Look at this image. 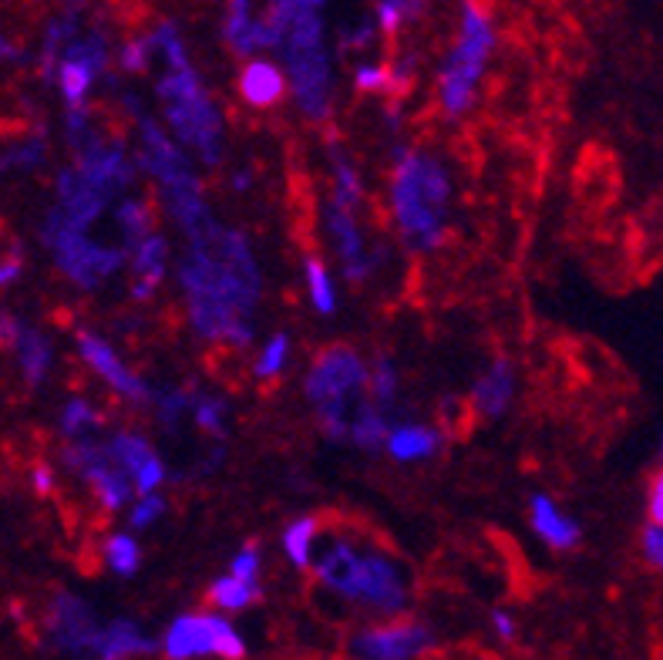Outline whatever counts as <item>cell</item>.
Here are the masks:
<instances>
[{
	"mask_svg": "<svg viewBox=\"0 0 663 660\" xmlns=\"http://www.w3.org/2000/svg\"><path fill=\"white\" fill-rule=\"evenodd\" d=\"M384 445H388L391 459L398 462H422L441 451V432L428 425H398L388 432V441Z\"/></svg>",
	"mask_w": 663,
	"mask_h": 660,
	"instance_id": "obj_26",
	"label": "cell"
},
{
	"mask_svg": "<svg viewBox=\"0 0 663 660\" xmlns=\"http://www.w3.org/2000/svg\"><path fill=\"white\" fill-rule=\"evenodd\" d=\"M250 186H253V176H250L247 169H239L236 176H233V189H236V192H242V189H250Z\"/></svg>",
	"mask_w": 663,
	"mask_h": 660,
	"instance_id": "obj_51",
	"label": "cell"
},
{
	"mask_svg": "<svg viewBox=\"0 0 663 660\" xmlns=\"http://www.w3.org/2000/svg\"><path fill=\"white\" fill-rule=\"evenodd\" d=\"M367 388H371V404L388 411L398 398V371H395V361L391 358H377L374 361V371H367Z\"/></svg>",
	"mask_w": 663,
	"mask_h": 660,
	"instance_id": "obj_37",
	"label": "cell"
},
{
	"mask_svg": "<svg viewBox=\"0 0 663 660\" xmlns=\"http://www.w3.org/2000/svg\"><path fill=\"white\" fill-rule=\"evenodd\" d=\"M30 482H34V493L38 496H51L54 493V472H51V465H45V462H38L34 465V472H30Z\"/></svg>",
	"mask_w": 663,
	"mask_h": 660,
	"instance_id": "obj_49",
	"label": "cell"
},
{
	"mask_svg": "<svg viewBox=\"0 0 663 660\" xmlns=\"http://www.w3.org/2000/svg\"><path fill=\"white\" fill-rule=\"evenodd\" d=\"M229 576H236L242 583H260V549L247 546L242 552H236L229 563Z\"/></svg>",
	"mask_w": 663,
	"mask_h": 660,
	"instance_id": "obj_45",
	"label": "cell"
},
{
	"mask_svg": "<svg viewBox=\"0 0 663 660\" xmlns=\"http://www.w3.org/2000/svg\"><path fill=\"white\" fill-rule=\"evenodd\" d=\"M327 233L334 239V250L340 257V266H343V276L347 281H367V276L384 263V250H367V242L361 236V226H358V213L343 210L337 202H327Z\"/></svg>",
	"mask_w": 663,
	"mask_h": 660,
	"instance_id": "obj_13",
	"label": "cell"
},
{
	"mask_svg": "<svg viewBox=\"0 0 663 660\" xmlns=\"http://www.w3.org/2000/svg\"><path fill=\"white\" fill-rule=\"evenodd\" d=\"M155 644L142 634L135 620H112L109 627H101L95 657L98 660H128V657H142L152 653Z\"/></svg>",
	"mask_w": 663,
	"mask_h": 660,
	"instance_id": "obj_23",
	"label": "cell"
},
{
	"mask_svg": "<svg viewBox=\"0 0 663 660\" xmlns=\"http://www.w3.org/2000/svg\"><path fill=\"white\" fill-rule=\"evenodd\" d=\"M165 512V499L162 496H138V502L132 506V515H128V523L135 530H149L152 523H159V515Z\"/></svg>",
	"mask_w": 663,
	"mask_h": 660,
	"instance_id": "obj_43",
	"label": "cell"
},
{
	"mask_svg": "<svg viewBox=\"0 0 663 660\" xmlns=\"http://www.w3.org/2000/svg\"><path fill=\"white\" fill-rule=\"evenodd\" d=\"M280 54L284 78L290 82L297 105L310 122H324L330 115L334 98V75H330V54L324 41V4L313 0H297V14L287 30V38L276 48Z\"/></svg>",
	"mask_w": 663,
	"mask_h": 660,
	"instance_id": "obj_3",
	"label": "cell"
},
{
	"mask_svg": "<svg viewBox=\"0 0 663 660\" xmlns=\"http://www.w3.org/2000/svg\"><path fill=\"white\" fill-rule=\"evenodd\" d=\"M435 644L425 623H388V627L364 631L351 640L361 660H411Z\"/></svg>",
	"mask_w": 663,
	"mask_h": 660,
	"instance_id": "obj_15",
	"label": "cell"
},
{
	"mask_svg": "<svg viewBox=\"0 0 663 660\" xmlns=\"http://www.w3.org/2000/svg\"><path fill=\"white\" fill-rule=\"evenodd\" d=\"M448 202H451L448 169L422 149H398L391 179V216L411 250L428 253L438 247L445 236Z\"/></svg>",
	"mask_w": 663,
	"mask_h": 660,
	"instance_id": "obj_2",
	"label": "cell"
},
{
	"mask_svg": "<svg viewBox=\"0 0 663 660\" xmlns=\"http://www.w3.org/2000/svg\"><path fill=\"white\" fill-rule=\"evenodd\" d=\"M115 223L125 236V253L135 247L138 239H146L152 233V210H149V202L146 199H122L115 206Z\"/></svg>",
	"mask_w": 663,
	"mask_h": 660,
	"instance_id": "obj_30",
	"label": "cell"
},
{
	"mask_svg": "<svg viewBox=\"0 0 663 660\" xmlns=\"http://www.w3.org/2000/svg\"><path fill=\"white\" fill-rule=\"evenodd\" d=\"M351 438L358 448H384V441H388V414H384L380 408H374L371 401L358 404V411L351 414Z\"/></svg>",
	"mask_w": 663,
	"mask_h": 660,
	"instance_id": "obj_29",
	"label": "cell"
},
{
	"mask_svg": "<svg viewBox=\"0 0 663 660\" xmlns=\"http://www.w3.org/2000/svg\"><path fill=\"white\" fill-rule=\"evenodd\" d=\"M75 169L88 186H95L104 196H115L118 189H128L135 183V159L122 142H112L104 135L95 146L75 152Z\"/></svg>",
	"mask_w": 663,
	"mask_h": 660,
	"instance_id": "obj_14",
	"label": "cell"
},
{
	"mask_svg": "<svg viewBox=\"0 0 663 660\" xmlns=\"http://www.w3.org/2000/svg\"><path fill=\"white\" fill-rule=\"evenodd\" d=\"M54 189H58V202H54L58 216H61L67 226L82 229V233H88V226H95V223L101 220V213L109 210V199H112V196L98 192L95 186H88V183L78 176L75 165L58 172Z\"/></svg>",
	"mask_w": 663,
	"mask_h": 660,
	"instance_id": "obj_17",
	"label": "cell"
},
{
	"mask_svg": "<svg viewBox=\"0 0 663 660\" xmlns=\"http://www.w3.org/2000/svg\"><path fill=\"white\" fill-rule=\"evenodd\" d=\"M14 354H17V364H21V377H24V385L27 388H41L45 385V377L54 364V351H51V340L41 334V331H34L24 324L17 344H14Z\"/></svg>",
	"mask_w": 663,
	"mask_h": 660,
	"instance_id": "obj_25",
	"label": "cell"
},
{
	"mask_svg": "<svg viewBox=\"0 0 663 660\" xmlns=\"http://www.w3.org/2000/svg\"><path fill=\"white\" fill-rule=\"evenodd\" d=\"M496 48V27L492 17L478 11L475 4L462 8V27H459V41L448 51L441 75H438V101L445 115L459 119L472 109L475 88L485 75L488 54Z\"/></svg>",
	"mask_w": 663,
	"mask_h": 660,
	"instance_id": "obj_6",
	"label": "cell"
},
{
	"mask_svg": "<svg viewBox=\"0 0 663 660\" xmlns=\"http://www.w3.org/2000/svg\"><path fill=\"white\" fill-rule=\"evenodd\" d=\"M347 600H361L384 613H401L408 603V586L395 560H388L384 552H361V570Z\"/></svg>",
	"mask_w": 663,
	"mask_h": 660,
	"instance_id": "obj_12",
	"label": "cell"
},
{
	"mask_svg": "<svg viewBox=\"0 0 663 660\" xmlns=\"http://www.w3.org/2000/svg\"><path fill=\"white\" fill-rule=\"evenodd\" d=\"M176 276L196 334L229 347H250L263 273L247 233L216 226L205 239L186 242Z\"/></svg>",
	"mask_w": 663,
	"mask_h": 660,
	"instance_id": "obj_1",
	"label": "cell"
},
{
	"mask_svg": "<svg viewBox=\"0 0 663 660\" xmlns=\"http://www.w3.org/2000/svg\"><path fill=\"white\" fill-rule=\"evenodd\" d=\"M61 465L67 472H75L78 478H85L91 485V493L101 499V506L109 512H118L128 496H132V482L122 472V465L109 456L104 441H67L61 448Z\"/></svg>",
	"mask_w": 663,
	"mask_h": 660,
	"instance_id": "obj_9",
	"label": "cell"
},
{
	"mask_svg": "<svg viewBox=\"0 0 663 660\" xmlns=\"http://www.w3.org/2000/svg\"><path fill=\"white\" fill-rule=\"evenodd\" d=\"M239 91H242V98H247L253 109L276 105V101H280L284 91H287L284 67L266 61V58L247 61V67H242V75H239Z\"/></svg>",
	"mask_w": 663,
	"mask_h": 660,
	"instance_id": "obj_22",
	"label": "cell"
},
{
	"mask_svg": "<svg viewBox=\"0 0 663 660\" xmlns=\"http://www.w3.org/2000/svg\"><path fill=\"white\" fill-rule=\"evenodd\" d=\"M192 419L196 425L205 432V435H213V438H223L226 435V401L223 398H213V395H192Z\"/></svg>",
	"mask_w": 663,
	"mask_h": 660,
	"instance_id": "obj_38",
	"label": "cell"
},
{
	"mask_svg": "<svg viewBox=\"0 0 663 660\" xmlns=\"http://www.w3.org/2000/svg\"><path fill=\"white\" fill-rule=\"evenodd\" d=\"M529 515H533V530L539 533V539H546L552 549H573L583 539V530L573 515H566L560 506H555L546 493H536L529 502Z\"/></svg>",
	"mask_w": 663,
	"mask_h": 660,
	"instance_id": "obj_21",
	"label": "cell"
},
{
	"mask_svg": "<svg viewBox=\"0 0 663 660\" xmlns=\"http://www.w3.org/2000/svg\"><path fill=\"white\" fill-rule=\"evenodd\" d=\"M41 242L51 250L58 270L67 276L72 284L95 290L101 287L109 276H115L122 270V263L128 260L122 247H104V242H95L88 233L67 226L58 210L51 206L45 223H41Z\"/></svg>",
	"mask_w": 663,
	"mask_h": 660,
	"instance_id": "obj_7",
	"label": "cell"
},
{
	"mask_svg": "<svg viewBox=\"0 0 663 660\" xmlns=\"http://www.w3.org/2000/svg\"><path fill=\"white\" fill-rule=\"evenodd\" d=\"M512 398H515V368L505 358H496L475 381L472 404L478 408V414H485V419H502Z\"/></svg>",
	"mask_w": 663,
	"mask_h": 660,
	"instance_id": "obj_19",
	"label": "cell"
},
{
	"mask_svg": "<svg viewBox=\"0 0 663 660\" xmlns=\"http://www.w3.org/2000/svg\"><path fill=\"white\" fill-rule=\"evenodd\" d=\"M152 404H155L159 422L168 425V428H176L183 414H189V408H192V391H186V388H159L152 395Z\"/></svg>",
	"mask_w": 663,
	"mask_h": 660,
	"instance_id": "obj_39",
	"label": "cell"
},
{
	"mask_svg": "<svg viewBox=\"0 0 663 660\" xmlns=\"http://www.w3.org/2000/svg\"><path fill=\"white\" fill-rule=\"evenodd\" d=\"M223 38H226V45L233 48L236 58H247V61H253L257 51L273 48L263 17H253V14H250V4H242V0L229 4L226 21H223Z\"/></svg>",
	"mask_w": 663,
	"mask_h": 660,
	"instance_id": "obj_20",
	"label": "cell"
},
{
	"mask_svg": "<svg viewBox=\"0 0 663 660\" xmlns=\"http://www.w3.org/2000/svg\"><path fill=\"white\" fill-rule=\"evenodd\" d=\"M364 199V186H361V176L358 169L347 162L340 152H334V192H330V202L343 206V210H358Z\"/></svg>",
	"mask_w": 663,
	"mask_h": 660,
	"instance_id": "obj_33",
	"label": "cell"
},
{
	"mask_svg": "<svg viewBox=\"0 0 663 660\" xmlns=\"http://www.w3.org/2000/svg\"><path fill=\"white\" fill-rule=\"evenodd\" d=\"M287 361H290V337L287 334H273L270 344L263 347V354L253 364V374L260 381H270V377H276L287 368Z\"/></svg>",
	"mask_w": 663,
	"mask_h": 660,
	"instance_id": "obj_40",
	"label": "cell"
},
{
	"mask_svg": "<svg viewBox=\"0 0 663 660\" xmlns=\"http://www.w3.org/2000/svg\"><path fill=\"white\" fill-rule=\"evenodd\" d=\"M104 563H109L118 576H135L142 566V549L128 533H115L104 539Z\"/></svg>",
	"mask_w": 663,
	"mask_h": 660,
	"instance_id": "obj_36",
	"label": "cell"
},
{
	"mask_svg": "<svg viewBox=\"0 0 663 660\" xmlns=\"http://www.w3.org/2000/svg\"><path fill=\"white\" fill-rule=\"evenodd\" d=\"M417 11H422V4H401V0H384V4H377V27L384 34H398L404 21L417 17Z\"/></svg>",
	"mask_w": 663,
	"mask_h": 660,
	"instance_id": "obj_41",
	"label": "cell"
},
{
	"mask_svg": "<svg viewBox=\"0 0 663 660\" xmlns=\"http://www.w3.org/2000/svg\"><path fill=\"white\" fill-rule=\"evenodd\" d=\"M152 61V48H149V38L142 34V38H132L118 48V64L125 67V72H146Z\"/></svg>",
	"mask_w": 663,
	"mask_h": 660,
	"instance_id": "obj_42",
	"label": "cell"
},
{
	"mask_svg": "<svg viewBox=\"0 0 663 660\" xmlns=\"http://www.w3.org/2000/svg\"><path fill=\"white\" fill-rule=\"evenodd\" d=\"M104 448H109V456L122 465V472L128 475L132 489H138V496H152L159 485L168 478L162 459L155 456V448L135 432H115L109 441H104Z\"/></svg>",
	"mask_w": 663,
	"mask_h": 660,
	"instance_id": "obj_16",
	"label": "cell"
},
{
	"mask_svg": "<svg viewBox=\"0 0 663 660\" xmlns=\"http://www.w3.org/2000/svg\"><path fill=\"white\" fill-rule=\"evenodd\" d=\"M78 354L115 395H122L132 404H152L155 388H149L135 371H128L125 361L115 354V347L104 337H98L91 331H78Z\"/></svg>",
	"mask_w": 663,
	"mask_h": 660,
	"instance_id": "obj_11",
	"label": "cell"
},
{
	"mask_svg": "<svg viewBox=\"0 0 663 660\" xmlns=\"http://www.w3.org/2000/svg\"><path fill=\"white\" fill-rule=\"evenodd\" d=\"M58 425H61V435L67 441H88L95 425H98V414L85 398H72L61 408V422Z\"/></svg>",
	"mask_w": 663,
	"mask_h": 660,
	"instance_id": "obj_35",
	"label": "cell"
},
{
	"mask_svg": "<svg viewBox=\"0 0 663 660\" xmlns=\"http://www.w3.org/2000/svg\"><path fill=\"white\" fill-rule=\"evenodd\" d=\"M492 627H496V634H499L502 640H512V637H515V631H518L509 610H492Z\"/></svg>",
	"mask_w": 663,
	"mask_h": 660,
	"instance_id": "obj_50",
	"label": "cell"
},
{
	"mask_svg": "<svg viewBox=\"0 0 663 660\" xmlns=\"http://www.w3.org/2000/svg\"><path fill=\"white\" fill-rule=\"evenodd\" d=\"M313 539H317V519L310 515L293 519L284 530V552L297 570H307L313 563Z\"/></svg>",
	"mask_w": 663,
	"mask_h": 660,
	"instance_id": "obj_31",
	"label": "cell"
},
{
	"mask_svg": "<svg viewBox=\"0 0 663 660\" xmlns=\"http://www.w3.org/2000/svg\"><path fill=\"white\" fill-rule=\"evenodd\" d=\"M647 509H650V523L663 526V472L650 482V502H647Z\"/></svg>",
	"mask_w": 663,
	"mask_h": 660,
	"instance_id": "obj_48",
	"label": "cell"
},
{
	"mask_svg": "<svg viewBox=\"0 0 663 660\" xmlns=\"http://www.w3.org/2000/svg\"><path fill=\"white\" fill-rule=\"evenodd\" d=\"M354 85L361 91H391V67L388 64H358Z\"/></svg>",
	"mask_w": 663,
	"mask_h": 660,
	"instance_id": "obj_44",
	"label": "cell"
},
{
	"mask_svg": "<svg viewBox=\"0 0 663 660\" xmlns=\"http://www.w3.org/2000/svg\"><path fill=\"white\" fill-rule=\"evenodd\" d=\"M149 48H152V58L159 54L168 72H189L192 61H189V51H186V41H183V30L176 21H159L149 34Z\"/></svg>",
	"mask_w": 663,
	"mask_h": 660,
	"instance_id": "obj_27",
	"label": "cell"
},
{
	"mask_svg": "<svg viewBox=\"0 0 663 660\" xmlns=\"http://www.w3.org/2000/svg\"><path fill=\"white\" fill-rule=\"evenodd\" d=\"M132 263V297L149 300L168 273V239L162 233H149L125 253Z\"/></svg>",
	"mask_w": 663,
	"mask_h": 660,
	"instance_id": "obj_18",
	"label": "cell"
},
{
	"mask_svg": "<svg viewBox=\"0 0 663 660\" xmlns=\"http://www.w3.org/2000/svg\"><path fill=\"white\" fill-rule=\"evenodd\" d=\"M303 388H307V401L317 408L324 435L330 441H340L351 435V408L361 388H367V368L358 351L337 344L317 354Z\"/></svg>",
	"mask_w": 663,
	"mask_h": 660,
	"instance_id": "obj_5",
	"label": "cell"
},
{
	"mask_svg": "<svg viewBox=\"0 0 663 660\" xmlns=\"http://www.w3.org/2000/svg\"><path fill=\"white\" fill-rule=\"evenodd\" d=\"M660 456H663V445H660Z\"/></svg>",
	"mask_w": 663,
	"mask_h": 660,
	"instance_id": "obj_52",
	"label": "cell"
},
{
	"mask_svg": "<svg viewBox=\"0 0 663 660\" xmlns=\"http://www.w3.org/2000/svg\"><path fill=\"white\" fill-rule=\"evenodd\" d=\"M162 650L168 660H192V657H226L242 660L247 657V640L236 634L226 617L216 613H183L168 623L162 637Z\"/></svg>",
	"mask_w": 663,
	"mask_h": 660,
	"instance_id": "obj_8",
	"label": "cell"
},
{
	"mask_svg": "<svg viewBox=\"0 0 663 660\" xmlns=\"http://www.w3.org/2000/svg\"><path fill=\"white\" fill-rule=\"evenodd\" d=\"M643 556H647V563L663 570V526H647L643 530Z\"/></svg>",
	"mask_w": 663,
	"mask_h": 660,
	"instance_id": "obj_46",
	"label": "cell"
},
{
	"mask_svg": "<svg viewBox=\"0 0 663 660\" xmlns=\"http://www.w3.org/2000/svg\"><path fill=\"white\" fill-rule=\"evenodd\" d=\"M159 95L165 101V119L172 135L183 146L196 149L202 165H220L223 162V112L205 91L196 67L189 72H168L159 78Z\"/></svg>",
	"mask_w": 663,
	"mask_h": 660,
	"instance_id": "obj_4",
	"label": "cell"
},
{
	"mask_svg": "<svg viewBox=\"0 0 663 660\" xmlns=\"http://www.w3.org/2000/svg\"><path fill=\"white\" fill-rule=\"evenodd\" d=\"M48 637L58 650L64 653H75V657H85V653H95L98 647V637H101V623L95 620L91 607L67 594V589H61V594H54L51 607H48Z\"/></svg>",
	"mask_w": 663,
	"mask_h": 660,
	"instance_id": "obj_10",
	"label": "cell"
},
{
	"mask_svg": "<svg viewBox=\"0 0 663 660\" xmlns=\"http://www.w3.org/2000/svg\"><path fill=\"white\" fill-rule=\"evenodd\" d=\"M303 276H307V290H310V303L317 307V314H334L337 310V287L334 276L321 260H303Z\"/></svg>",
	"mask_w": 663,
	"mask_h": 660,
	"instance_id": "obj_32",
	"label": "cell"
},
{
	"mask_svg": "<svg viewBox=\"0 0 663 660\" xmlns=\"http://www.w3.org/2000/svg\"><path fill=\"white\" fill-rule=\"evenodd\" d=\"M54 82H58V88H61V95L67 101V112H78V109H85V101H88L98 75L91 72V67L78 64V61H58Z\"/></svg>",
	"mask_w": 663,
	"mask_h": 660,
	"instance_id": "obj_28",
	"label": "cell"
},
{
	"mask_svg": "<svg viewBox=\"0 0 663 660\" xmlns=\"http://www.w3.org/2000/svg\"><path fill=\"white\" fill-rule=\"evenodd\" d=\"M374 38V24L371 21H361L358 27H347L343 30V48H367V41Z\"/></svg>",
	"mask_w": 663,
	"mask_h": 660,
	"instance_id": "obj_47",
	"label": "cell"
},
{
	"mask_svg": "<svg viewBox=\"0 0 663 660\" xmlns=\"http://www.w3.org/2000/svg\"><path fill=\"white\" fill-rule=\"evenodd\" d=\"M358 570H361V552L351 543H343V539L327 543V549L321 552V560H317V576L330 589H337L340 597H351Z\"/></svg>",
	"mask_w": 663,
	"mask_h": 660,
	"instance_id": "obj_24",
	"label": "cell"
},
{
	"mask_svg": "<svg viewBox=\"0 0 663 660\" xmlns=\"http://www.w3.org/2000/svg\"><path fill=\"white\" fill-rule=\"evenodd\" d=\"M209 600L223 610H242L260 600V583H242L236 576H220L213 586H209Z\"/></svg>",
	"mask_w": 663,
	"mask_h": 660,
	"instance_id": "obj_34",
	"label": "cell"
}]
</instances>
